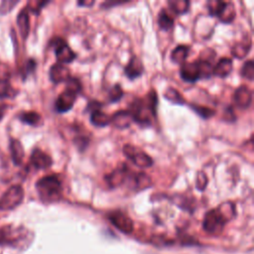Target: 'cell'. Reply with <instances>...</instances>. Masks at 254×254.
<instances>
[{"mask_svg":"<svg viewBox=\"0 0 254 254\" xmlns=\"http://www.w3.org/2000/svg\"><path fill=\"white\" fill-rule=\"evenodd\" d=\"M158 97L155 90H151L145 98H135L129 106L132 120L142 126L151 124V116H156Z\"/></svg>","mask_w":254,"mask_h":254,"instance_id":"cell-1","label":"cell"},{"mask_svg":"<svg viewBox=\"0 0 254 254\" xmlns=\"http://www.w3.org/2000/svg\"><path fill=\"white\" fill-rule=\"evenodd\" d=\"M235 214V207L232 202H224L217 208L210 209L204 215L202 222L203 229L208 233H218L225 223Z\"/></svg>","mask_w":254,"mask_h":254,"instance_id":"cell-2","label":"cell"},{"mask_svg":"<svg viewBox=\"0 0 254 254\" xmlns=\"http://www.w3.org/2000/svg\"><path fill=\"white\" fill-rule=\"evenodd\" d=\"M36 189L40 198L45 202H54L62 197V183L56 175L41 178L36 184Z\"/></svg>","mask_w":254,"mask_h":254,"instance_id":"cell-3","label":"cell"},{"mask_svg":"<svg viewBox=\"0 0 254 254\" xmlns=\"http://www.w3.org/2000/svg\"><path fill=\"white\" fill-rule=\"evenodd\" d=\"M81 85L78 79L69 78L66 81L65 89L59 95L55 102V109L59 113H64L70 110L75 102L77 93L80 91Z\"/></svg>","mask_w":254,"mask_h":254,"instance_id":"cell-4","label":"cell"},{"mask_svg":"<svg viewBox=\"0 0 254 254\" xmlns=\"http://www.w3.org/2000/svg\"><path fill=\"white\" fill-rule=\"evenodd\" d=\"M207 10L209 15L217 17L222 23H231L236 16L233 3L223 1H208Z\"/></svg>","mask_w":254,"mask_h":254,"instance_id":"cell-5","label":"cell"},{"mask_svg":"<svg viewBox=\"0 0 254 254\" xmlns=\"http://www.w3.org/2000/svg\"><path fill=\"white\" fill-rule=\"evenodd\" d=\"M23 197H24L23 188L19 185L12 186L0 197V209L10 210L15 208L22 202Z\"/></svg>","mask_w":254,"mask_h":254,"instance_id":"cell-6","label":"cell"},{"mask_svg":"<svg viewBox=\"0 0 254 254\" xmlns=\"http://www.w3.org/2000/svg\"><path fill=\"white\" fill-rule=\"evenodd\" d=\"M123 154L139 168H150L153 165V160L148 154L131 144L124 145Z\"/></svg>","mask_w":254,"mask_h":254,"instance_id":"cell-7","label":"cell"},{"mask_svg":"<svg viewBox=\"0 0 254 254\" xmlns=\"http://www.w3.org/2000/svg\"><path fill=\"white\" fill-rule=\"evenodd\" d=\"M52 43L55 48V55L59 64H69L75 59V53L69 48L64 40H63L62 38H56L53 40Z\"/></svg>","mask_w":254,"mask_h":254,"instance_id":"cell-8","label":"cell"},{"mask_svg":"<svg viewBox=\"0 0 254 254\" xmlns=\"http://www.w3.org/2000/svg\"><path fill=\"white\" fill-rule=\"evenodd\" d=\"M180 75L182 79L187 82H194L198 79H201L198 61H194L191 63H184L180 69Z\"/></svg>","mask_w":254,"mask_h":254,"instance_id":"cell-9","label":"cell"},{"mask_svg":"<svg viewBox=\"0 0 254 254\" xmlns=\"http://www.w3.org/2000/svg\"><path fill=\"white\" fill-rule=\"evenodd\" d=\"M108 219L116 228L124 233H130L133 230V222L131 218L121 211H112L108 214Z\"/></svg>","mask_w":254,"mask_h":254,"instance_id":"cell-10","label":"cell"},{"mask_svg":"<svg viewBox=\"0 0 254 254\" xmlns=\"http://www.w3.org/2000/svg\"><path fill=\"white\" fill-rule=\"evenodd\" d=\"M27 234L22 233L21 228H13L11 226H4L0 229V243L13 245L22 240Z\"/></svg>","mask_w":254,"mask_h":254,"instance_id":"cell-11","label":"cell"},{"mask_svg":"<svg viewBox=\"0 0 254 254\" xmlns=\"http://www.w3.org/2000/svg\"><path fill=\"white\" fill-rule=\"evenodd\" d=\"M30 162H31L32 166L38 170L48 169L53 164V160L50 157V155H48L47 153H45L44 151H42L40 149L33 150L32 154H31Z\"/></svg>","mask_w":254,"mask_h":254,"instance_id":"cell-12","label":"cell"},{"mask_svg":"<svg viewBox=\"0 0 254 254\" xmlns=\"http://www.w3.org/2000/svg\"><path fill=\"white\" fill-rule=\"evenodd\" d=\"M128 172H129L128 166H126L125 164H122L121 167L116 168L111 174L105 177L106 183L109 185L110 188H116L122 185L126 181Z\"/></svg>","mask_w":254,"mask_h":254,"instance_id":"cell-13","label":"cell"},{"mask_svg":"<svg viewBox=\"0 0 254 254\" xmlns=\"http://www.w3.org/2000/svg\"><path fill=\"white\" fill-rule=\"evenodd\" d=\"M49 75H50V79L54 83L67 81L70 78L69 68L65 64H62L59 63H57L51 66Z\"/></svg>","mask_w":254,"mask_h":254,"instance_id":"cell-14","label":"cell"},{"mask_svg":"<svg viewBox=\"0 0 254 254\" xmlns=\"http://www.w3.org/2000/svg\"><path fill=\"white\" fill-rule=\"evenodd\" d=\"M233 99L238 107L242 109L248 108L252 102V91L248 86L241 85L235 90Z\"/></svg>","mask_w":254,"mask_h":254,"instance_id":"cell-15","label":"cell"},{"mask_svg":"<svg viewBox=\"0 0 254 254\" xmlns=\"http://www.w3.org/2000/svg\"><path fill=\"white\" fill-rule=\"evenodd\" d=\"M143 70H144L143 64H142L141 60L136 56H133L130 59V61L128 62V64H126V66L124 68L126 76L130 79L139 77L143 73Z\"/></svg>","mask_w":254,"mask_h":254,"instance_id":"cell-16","label":"cell"},{"mask_svg":"<svg viewBox=\"0 0 254 254\" xmlns=\"http://www.w3.org/2000/svg\"><path fill=\"white\" fill-rule=\"evenodd\" d=\"M110 123H112L116 128L124 129L128 128L131 124L132 117L128 110H119L110 116Z\"/></svg>","mask_w":254,"mask_h":254,"instance_id":"cell-17","label":"cell"},{"mask_svg":"<svg viewBox=\"0 0 254 254\" xmlns=\"http://www.w3.org/2000/svg\"><path fill=\"white\" fill-rule=\"evenodd\" d=\"M232 61L228 58L220 59L212 68V74L218 77H226L232 70Z\"/></svg>","mask_w":254,"mask_h":254,"instance_id":"cell-18","label":"cell"},{"mask_svg":"<svg viewBox=\"0 0 254 254\" xmlns=\"http://www.w3.org/2000/svg\"><path fill=\"white\" fill-rule=\"evenodd\" d=\"M17 25L20 31V34L23 39H26L29 35L30 31V23H29V14L28 8H24L17 17Z\"/></svg>","mask_w":254,"mask_h":254,"instance_id":"cell-19","label":"cell"},{"mask_svg":"<svg viewBox=\"0 0 254 254\" xmlns=\"http://www.w3.org/2000/svg\"><path fill=\"white\" fill-rule=\"evenodd\" d=\"M10 151H11V156L12 160L15 165H20L23 162L24 159V148L21 144L20 141L16 139H12L10 143Z\"/></svg>","mask_w":254,"mask_h":254,"instance_id":"cell-20","label":"cell"},{"mask_svg":"<svg viewBox=\"0 0 254 254\" xmlns=\"http://www.w3.org/2000/svg\"><path fill=\"white\" fill-rule=\"evenodd\" d=\"M190 53V47L186 45H179L176 47L172 53H171V60L175 64H183L188 58V55Z\"/></svg>","mask_w":254,"mask_h":254,"instance_id":"cell-21","label":"cell"},{"mask_svg":"<svg viewBox=\"0 0 254 254\" xmlns=\"http://www.w3.org/2000/svg\"><path fill=\"white\" fill-rule=\"evenodd\" d=\"M110 116L103 111L94 110L90 114V122L96 127H104L110 124Z\"/></svg>","mask_w":254,"mask_h":254,"instance_id":"cell-22","label":"cell"},{"mask_svg":"<svg viewBox=\"0 0 254 254\" xmlns=\"http://www.w3.org/2000/svg\"><path fill=\"white\" fill-rule=\"evenodd\" d=\"M19 119L23 123L31 125V126H38L42 122L41 115L39 113L35 112V111H25V112H22L19 115Z\"/></svg>","mask_w":254,"mask_h":254,"instance_id":"cell-23","label":"cell"},{"mask_svg":"<svg viewBox=\"0 0 254 254\" xmlns=\"http://www.w3.org/2000/svg\"><path fill=\"white\" fill-rule=\"evenodd\" d=\"M158 25L162 30L168 31L174 27V18L166 9H162L158 15Z\"/></svg>","mask_w":254,"mask_h":254,"instance_id":"cell-24","label":"cell"},{"mask_svg":"<svg viewBox=\"0 0 254 254\" xmlns=\"http://www.w3.org/2000/svg\"><path fill=\"white\" fill-rule=\"evenodd\" d=\"M134 188L136 190H145L152 185L151 178L145 173H137L133 176Z\"/></svg>","mask_w":254,"mask_h":254,"instance_id":"cell-25","label":"cell"},{"mask_svg":"<svg viewBox=\"0 0 254 254\" xmlns=\"http://www.w3.org/2000/svg\"><path fill=\"white\" fill-rule=\"evenodd\" d=\"M170 9L175 14H185L190 9V1L188 0H170L168 2Z\"/></svg>","mask_w":254,"mask_h":254,"instance_id":"cell-26","label":"cell"},{"mask_svg":"<svg viewBox=\"0 0 254 254\" xmlns=\"http://www.w3.org/2000/svg\"><path fill=\"white\" fill-rule=\"evenodd\" d=\"M250 47H251V44L250 42L249 43H246V42H242V43H237L235 46H233L232 48V55L235 57V58H238V59H243L250 51Z\"/></svg>","mask_w":254,"mask_h":254,"instance_id":"cell-27","label":"cell"},{"mask_svg":"<svg viewBox=\"0 0 254 254\" xmlns=\"http://www.w3.org/2000/svg\"><path fill=\"white\" fill-rule=\"evenodd\" d=\"M165 98H167L169 101L175 103V104H185V98L181 95V93L172 87H169L165 93H164Z\"/></svg>","mask_w":254,"mask_h":254,"instance_id":"cell-28","label":"cell"},{"mask_svg":"<svg viewBox=\"0 0 254 254\" xmlns=\"http://www.w3.org/2000/svg\"><path fill=\"white\" fill-rule=\"evenodd\" d=\"M15 91L7 79H0V99L14 96Z\"/></svg>","mask_w":254,"mask_h":254,"instance_id":"cell-29","label":"cell"},{"mask_svg":"<svg viewBox=\"0 0 254 254\" xmlns=\"http://www.w3.org/2000/svg\"><path fill=\"white\" fill-rule=\"evenodd\" d=\"M241 75L248 80H253L254 77V64L252 60L245 62L241 67Z\"/></svg>","mask_w":254,"mask_h":254,"instance_id":"cell-30","label":"cell"},{"mask_svg":"<svg viewBox=\"0 0 254 254\" xmlns=\"http://www.w3.org/2000/svg\"><path fill=\"white\" fill-rule=\"evenodd\" d=\"M123 96V90L121 88V85L120 84H114L111 89L109 90V94H108V98H109V101L114 103V102H117L119 101Z\"/></svg>","mask_w":254,"mask_h":254,"instance_id":"cell-31","label":"cell"},{"mask_svg":"<svg viewBox=\"0 0 254 254\" xmlns=\"http://www.w3.org/2000/svg\"><path fill=\"white\" fill-rule=\"evenodd\" d=\"M190 107L193 109L194 112H196L200 117L206 119L209 118L211 116H213L214 111L206 106H201V105H195V104H191Z\"/></svg>","mask_w":254,"mask_h":254,"instance_id":"cell-32","label":"cell"},{"mask_svg":"<svg viewBox=\"0 0 254 254\" xmlns=\"http://www.w3.org/2000/svg\"><path fill=\"white\" fill-rule=\"evenodd\" d=\"M19 1H14V0H4L0 4V14L5 15L8 14L17 4Z\"/></svg>","mask_w":254,"mask_h":254,"instance_id":"cell-33","label":"cell"},{"mask_svg":"<svg viewBox=\"0 0 254 254\" xmlns=\"http://www.w3.org/2000/svg\"><path fill=\"white\" fill-rule=\"evenodd\" d=\"M206 186H207V177H206V175H205L203 172L197 173V176H196V184H195L196 189L202 191V190L205 189Z\"/></svg>","mask_w":254,"mask_h":254,"instance_id":"cell-34","label":"cell"},{"mask_svg":"<svg viewBox=\"0 0 254 254\" xmlns=\"http://www.w3.org/2000/svg\"><path fill=\"white\" fill-rule=\"evenodd\" d=\"M49 2L48 1H36V2H30L29 4H28V9H30L33 13H35V14H38L40 11H41V9L45 6V5H47Z\"/></svg>","mask_w":254,"mask_h":254,"instance_id":"cell-35","label":"cell"},{"mask_svg":"<svg viewBox=\"0 0 254 254\" xmlns=\"http://www.w3.org/2000/svg\"><path fill=\"white\" fill-rule=\"evenodd\" d=\"M36 67V63L33 59H30L29 61H27L26 63V66H25V73L29 74L30 72H32Z\"/></svg>","mask_w":254,"mask_h":254,"instance_id":"cell-36","label":"cell"},{"mask_svg":"<svg viewBox=\"0 0 254 254\" xmlns=\"http://www.w3.org/2000/svg\"><path fill=\"white\" fill-rule=\"evenodd\" d=\"M102 104L100 102H97V101H91L88 103V106H87V110H89L90 112L94 111V110H100Z\"/></svg>","mask_w":254,"mask_h":254,"instance_id":"cell-37","label":"cell"},{"mask_svg":"<svg viewBox=\"0 0 254 254\" xmlns=\"http://www.w3.org/2000/svg\"><path fill=\"white\" fill-rule=\"evenodd\" d=\"M77 4L79 6H92L94 4V1H90V2H88V1H78Z\"/></svg>","mask_w":254,"mask_h":254,"instance_id":"cell-38","label":"cell"},{"mask_svg":"<svg viewBox=\"0 0 254 254\" xmlns=\"http://www.w3.org/2000/svg\"><path fill=\"white\" fill-rule=\"evenodd\" d=\"M123 3H125V2H110V1H108V2H106V3H104V4H102L101 5V7H106V6H108V7H110V6H114V5H120V4H123Z\"/></svg>","mask_w":254,"mask_h":254,"instance_id":"cell-39","label":"cell"},{"mask_svg":"<svg viewBox=\"0 0 254 254\" xmlns=\"http://www.w3.org/2000/svg\"><path fill=\"white\" fill-rule=\"evenodd\" d=\"M3 116H4V107L2 105H0V121L3 118Z\"/></svg>","mask_w":254,"mask_h":254,"instance_id":"cell-40","label":"cell"}]
</instances>
